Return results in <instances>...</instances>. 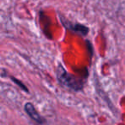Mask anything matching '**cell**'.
Listing matches in <instances>:
<instances>
[{
	"label": "cell",
	"mask_w": 125,
	"mask_h": 125,
	"mask_svg": "<svg viewBox=\"0 0 125 125\" xmlns=\"http://www.w3.org/2000/svg\"><path fill=\"white\" fill-rule=\"evenodd\" d=\"M57 80L62 86L74 91H81L83 88V82L68 73L64 68L57 70Z\"/></svg>",
	"instance_id": "obj_1"
},
{
	"label": "cell",
	"mask_w": 125,
	"mask_h": 125,
	"mask_svg": "<svg viewBox=\"0 0 125 125\" xmlns=\"http://www.w3.org/2000/svg\"><path fill=\"white\" fill-rule=\"evenodd\" d=\"M10 79H11V80H12V82H15V84H16V85H17L18 87H19L21 89H22V90L24 91V92L28 93V87H27L26 86H25L24 84L22 83V82H20L19 80H17V79L15 78V77H13V76H10Z\"/></svg>",
	"instance_id": "obj_4"
},
{
	"label": "cell",
	"mask_w": 125,
	"mask_h": 125,
	"mask_svg": "<svg viewBox=\"0 0 125 125\" xmlns=\"http://www.w3.org/2000/svg\"><path fill=\"white\" fill-rule=\"evenodd\" d=\"M61 19H62V22L63 24V26L67 29L72 31L74 33H76V34H79L81 36H86L89 33V28L85 25L81 24V23L78 22L72 23L65 19H62V18H61Z\"/></svg>",
	"instance_id": "obj_2"
},
{
	"label": "cell",
	"mask_w": 125,
	"mask_h": 125,
	"mask_svg": "<svg viewBox=\"0 0 125 125\" xmlns=\"http://www.w3.org/2000/svg\"><path fill=\"white\" fill-rule=\"evenodd\" d=\"M24 110L26 111V113L28 115L30 118L33 121H34L35 123H37L40 125H45L46 123V121L44 117H42L40 116V113L37 111V110L35 109L34 105L32 104L31 102H27L24 105Z\"/></svg>",
	"instance_id": "obj_3"
}]
</instances>
